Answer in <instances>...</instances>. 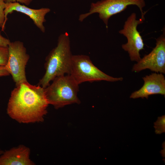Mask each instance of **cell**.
<instances>
[{"label":"cell","mask_w":165,"mask_h":165,"mask_svg":"<svg viewBox=\"0 0 165 165\" xmlns=\"http://www.w3.org/2000/svg\"><path fill=\"white\" fill-rule=\"evenodd\" d=\"M3 151L0 149V156L2 154Z\"/></svg>","instance_id":"ac0fdd59"},{"label":"cell","mask_w":165,"mask_h":165,"mask_svg":"<svg viewBox=\"0 0 165 165\" xmlns=\"http://www.w3.org/2000/svg\"><path fill=\"white\" fill-rule=\"evenodd\" d=\"M70 75L79 85L86 82H114L123 79L122 77H114L105 73L93 64L89 57L83 55H72Z\"/></svg>","instance_id":"277c9868"},{"label":"cell","mask_w":165,"mask_h":165,"mask_svg":"<svg viewBox=\"0 0 165 165\" xmlns=\"http://www.w3.org/2000/svg\"><path fill=\"white\" fill-rule=\"evenodd\" d=\"M49 105L44 88L27 81L16 86L12 91L7 113L20 123L42 122Z\"/></svg>","instance_id":"6da1fadb"},{"label":"cell","mask_w":165,"mask_h":165,"mask_svg":"<svg viewBox=\"0 0 165 165\" xmlns=\"http://www.w3.org/2000/svg\"><path fill=\"white\" fill-rule=\"evenodd\" d=\"M6 3L3 0H0V28L4 31L6 24L4 10Z\"/></svg>","instance_id":"5bb4252c"},{"label":"cell","mask_w":165,"mask_h":165,"mask_svg":"<svg viewBox=\"0 0 165 165\" xmlns=\"http://www.w3.org/2000/svg\"><path fill=\"white\" fill-rule=\"evenodd\" d=\"M144 83L141 87L133 92L130 97L133 99L145 98L155 94L165 95V78L162 73L156 72L142 78Z\"/></svg>","instance_id":"30bf717a"},{"label":"cell","mask_w":165,"mask_h":165,"mask_svg":"<svg viewBox=\"0 0 165 165\" xmlns=\"http://www.w3.org/2000/svg\"><path fill=\"white\" fill-rule=\"evenodd\" d=\"M146 69L157 73H165V37L163 33L156 39V46L132 67V72H138Z\"/></svg>","instance_id":"ba28073f"},{"label":"cell","mask_w":165,"mask_h":165,"mask_svg":"<svg viewBox=\"0 0 165 165\" xmlns=\"http://www.w3.org/2000/svg\"><path fill=\"white\" fill-rule=\"evenodd\" d=\"M52 81L44 88L49 105L57 109L68 105L80 103L77 97L79 85L70 75L57 77Z\"/></svg>","instance_id":"3957f363"},{"label":"cell","mask_w":165,"mask_h":165,"mask_svg":"<svg viewBox=\"0 0 165 165\" xmlns=\"http://www.w3.org/2000/svg\"><path fill=\"white\" fill-rule=\"evenodd\" d=\"M30 149L20 145L3 152L0 156V165H34L30 158Z\"/></svg>","instance_id":"8fae6325"},{"label":"cell","mask_w":165,"mask_h":165,"mask_svg":"<svg viewBox=\"0 0 165 165\" xmlns=\"http://www.w3.org/2000/svg\"><path fill=\"white\" fill-rule=\"evenodd\" d=\"M14 11L22 13L28 16L41 31L43 33L45 32V28L43 24L46 21V15L50 11V9L42 8L33 9L16 2L6 3L4 10L6 23L7 15Z\"/></svg>","instance_id":"9c48e42d"},{"label":"cell","mask_w":165,"mask_h":165,"mask_svg":"<svg viewBox=\"0 0 165 165\" xmlns=\"http://www.w3.org/2000/svg\"><path fill=\"white\" fill-rule=\"evenodd\" d=\"M72 56L69 35L62 34L58 38L57 46L46 58L45 72L38 85L45 88L56 77L70 75Z\"/></svg>","instance_id":"7a4b0ae2"},{"label":"cell","mask_w":165,"mask_h":165,"mask_svg":"<svg viewBox=\"0 0 165 165\" xmlns=\"http://www.w3.org/2000/svg\"><path fill=\"white\" fill-rule=\"evenodd\" d=\"M141 18L136 19V14L132 13L127 18L124 23L123 28L119 31L127 39V42L122 45V49L127 52L130 60L137 62L141 59L140 52L144 49V44L140 32L137 30V26L144 22Z\"/></svg>","instance_id":"52a82bcc"},{"label":"cell","mask_w":165,"mask_h":165,"mask_svg":"<svg viewBox=\"0 0 165 165\" xmlns=\"http://www.w3.org/2000/svg\"><path fill=\"white\" fill-rule=\"evenodd\" d=\"M10 75L5 66H0V77Z\"/></svg>","instance_id":"e0dca14e"},{"label":"cell","mask_w":165,"mask_h":165,"mask_svg":"<svg viewBox=\"0 0 165 165\" xmlns=\"http://www.w3.org/2000/svg\"><path fill=\"white\" fill-rule=\"evenodd\" d=\"M8 47L0 46V66H5L8 58Z\"/></svg>","instance_id":"4fadbf2b"},{"label":"cell","mask_w":165,"mask_h":165,"mask_svg":"<svg viewBox=\"0 0 165 165\" xmlns=\"http://www.w3.org/2000/svg\"><path fill=\"white\" fill-rule=\"evenodd\" d=\"M165 116H163L159 117L157 120L154 123V127L156 134H161L165 132Z\"/></svg>","instance_id":"7c38bea8"},{"label":"cell","mask_w":165,"mask_h":165,"mask_svg":"<svg viewBox=\"0 0 165 165\" xmlns=\"http://www.w3.org/2000/svg\"><path fill=\"white\" fill-rule=\"evenodd\" d=\"M10 42L9 39L2 36L0 32V46L8 47Z\"/></svg>","instance_id":"2e32d148"},{"label":"cell","mask_w":165,"mask_h":165,"mask_svg":"<svg viewBox=\"0 0 165 165\" xmlns=\"http://www.w3.org/2000/svg\"><path fill=\"white\" fill-rule=\"evenodd\" d=\"M131 5H136L138 7L141 13V18L145 20V13L143 10V8L145 6L144 0H102L92 3L89 12L81 14L79 20L82 21L90 15L98 13L100 18L108 28L109 19L112 16L124 11L128 6Z\"/></svg>","instance_id":"5b68a950"},{"label":"cell","mask_w":165,"mask_h":165,"mask_svg":"<svg viewBox=\"0 0 165 165\" xmlns=\"http://www.w3.org/2000/svg\"><path fill=\"white\" fill-rule=\"evenodd\" d=\"M8 47L9 56L5 67L17 86L27 81L25 68L30 56L24 43L20 41L10 42Z\"/></svg>","instance_id":"8992f818"},{"label":"cell","mask_w":165,"mask_h":165,"mask_svg":"<svg viewBox=\"0 0 165 165\" xmlns=\"http://www.w3.org/2000/svg\"><path fill=\"white\" fill-rule=\"evenodd\" d=\"M6 3L18 2L26 6L29 5L32 2V0H3Z\"/></svg>","instance_id":"9a60e30c"}]
</instances>
